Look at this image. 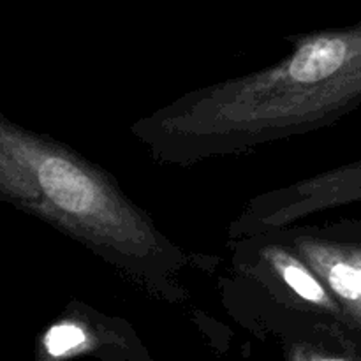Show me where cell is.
Returning a JSON list of instances; mask_svg holds the SVG:
<instances>
[{
  "label": "cell",
  "instance_id": "cell-3",
  "mask_svg": "<svg viewBox=\"0 0 361 361\" xmlns=\"http://www.w3.org/2000/svg\"><path fill=\"white\" fill-rule=\"evenodd\" d=\"M284 279H286V282L291 286V289H295V291L298 293L302 298L309 300V302H316V303L323 302L324 300L323 288H321V286L317 284V282L314 281V279L310 277L307 271H303L302 268L295 267V264H291V267H286L284 268Z\"/></svg>",
  "mask_w": 361,
  "mask_h": 361
},
{
  "label": "cell",
  "instance_id": "cell-1",
  "mask_svg": "<svg viewBox=\"0 0 361 361\" xmlns=\"http://www.w3.org/2000/svg\"><path fill=\"white\" fill-rule=\"evenodd\" d=\"M42 187L59 207L83 214L95 204L94 185L73 164L60 159H49L39 171Z\"/></svg>",
  "mask_w": 361,
  "mask_h": 361
},
{
  "label": "cell",
  "instance_id": "cell-4",
  "mask_svg": "<svg viewBox=\"0 0 361 361\" xmlns=\"http://www.w3.org/2000/svg\"><path fill=\"white\" fill-rule=\"evenodd\" d=\"M314 361H348V360H342V358H323V360H314Z\"/></svg>",
  "mask_w": 361,
  "mask_h": 361
},
{
  "label": "cell",
  "instance_id": "cell-2",
  "mask_svg": "<svg viewBox=\"0 0 361 361\" xmlns=\"http://www.w3.org/2000/svg\"><path fill=\"white\" fill-rule=\"evenodd\" d=\"M85 331L76 324H56L48 331L44 338V345L51 356H63L74 351L85 342Z\"/></svg>",
  "mask_w": 361,
  "mask_h": 361
}]
</instances>
